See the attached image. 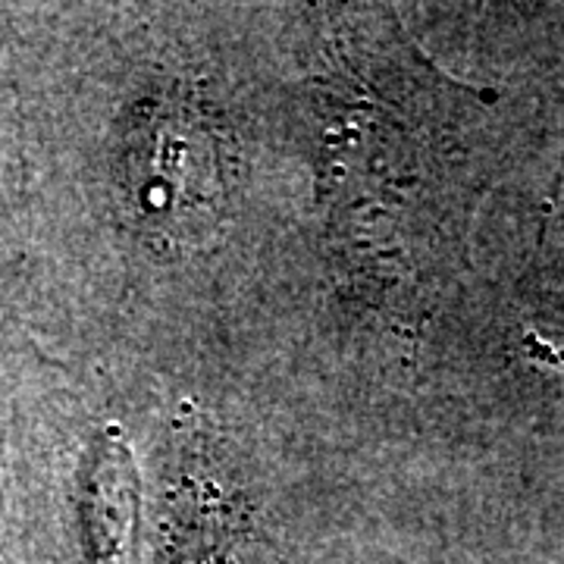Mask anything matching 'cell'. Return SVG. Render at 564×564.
Here are the masks:
<instances>
[{"label": "cell", "instance_id": "obj_1", "mask_svg": "<svg viewBox=\"0 0 564 564\" xmlns=\"http://www.w3.org/2000/svg\"><path fill=\"white\" fill-rule=\"evenodd\" d=\"M314 73L317 185L345 280L389 307L464 261L499 161L489 95L445 76L380 10L329 17Z\"/></svg>", "mask_w": 564, "mask_h": 564}, {"label": "cell", "instance_id": "obj_2", "mask_svg": "<svg viewBox=\"0 0 564 564\" xmlns=\"http://www.w3.org/2000/svg\"><path fill=\"white\" fill-rule=\"evenodd\" d=\"M122 202L141 236L192 248L217 232L232 192L223 122L188 91L144 101L122 148Z\"/></svg>", "mask_w": 564, "mask_h": 564}, {"label": "cell", "instance_id": "obj_3", "mask_svg": "<svg viewBox=\"0 0 564 564\" xmlns=\"http://www.w3.org/2000/svg\"><path fill=\"white\" fill-rule=\"evenodd\" d=\"M524 351L533 364L564 373V292H549L530 307Z\"/></svg>", "mask_w": 564, "mask_h": 564}, {"label": "cell", "instance_id": "obj_4", "mask_svg": "<svg viewBox=\"0 0 564 564\" xmlns=\"http://www.w3.org/2000/svg\"><path fill=\"white\" fill-rule=\"evenodd\" d=\"M558 63H562V69L552 76V88H555V101H558V107L564 110V54L558 57ZM562 176H564V158H562V170H558V182H555V195H558V185H562Z\"/></svg>", "mask_w": 564, "mask_h": 564}]
</instances>
